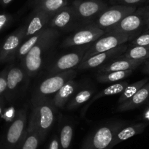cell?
I'll return each instance as SVG.
<instances>
[{
	"label": "cell",
	"mask_w": 149,
	"mask_h": 149,
	"mask_svg": "<svg viewBox=\"0 0 149 149\" xmlns=\"http://www.w3.org/2000/svg\"><path fill=\"white\" fill-rule=\"evenodd\" d=\"M59 31L47 27L39 41L21 61V65L29 78L35 77L42 70L44 61L58 40Z\"/></svg>",
	"instance_id": "cell-1"
},
{
	"label": "cell",
	"mask_w": 149,
	"mask_h": 149,
	"mask_svg": "<svg viewBox=\"0 0 149 149\" xmlns=\"http://www.w3.org/2000/svg\"><path fill=\"white\" fill-rule=\"evenodd\" d=\"M31 104L30 118L34 122L42 140H44L54 126L58 108L54 105L52 98L33 101Z\"/></svg>",
	"instance_id": "cell-2"
},
{
	"label": "cell",
	"mask_w": 149,
	"mask_h": 149,
	"mask_svg": "<svg viewBox=\"0 0 149 149\" xmlns=\"http://www.w3.org/2000/svg\"><path fill=\"white\" fill-rule=\"evenodd\" d=\"M128 121L106 122L94 129L84 140L81 149H106L110 148L114 137Z\"/></svg>",
	"instance_id": "cell-3"
},
{
	"label": "cell",
	"mask_w": 149,
	"mask_h": 149,
	"mask_svg": "<svg viewBox=\"0 0 149 149\" xmlns=\"http://www.w3.org/2000/svg\"><path fill=\"white\" fill-rule=\"evenodd\" d=\"M77 72L74 70L61 72L57 74H51L44 79L33 91L31 101L51 98L64 84L76 77Z\"/></svg>",
	"instance_id": "cell-4"
},
{
	"label": "cell",
	"mask_w": 149,
	"mask_h": 149,
	"mask_svg": "<svg viewBox=\"0 0 149 149\" xmlns=\"http://www.w3.org/2000/svg\"><path fill=\"white\" fill-rule=\"evenodd\" d=\"M27 116L26 107L18 110L16 117L10 123L2 138L0 149H18L26 130Z\"/></svg>",
	"instance_id": "cell-5"
},
{
	"label": "cell",
	"mask_w": 149,
	"mask_h": 149,
	"mask_svg": "<svg viewBox=\"0 0 149 149\" xmlns=\"http://www.w3.org/2000/svg\"><path fill=\"white\" fill-rule=\"evenodd\" d=\"M29 78L21 65L10 64L7 74L5 101L13 103L22 95L28 86Z\"/></svg>",
	"instance_id": "cell-6"
},
{
	"label": "cell",
	"mask_w": 149,
	"mask_h": 149,
	"mask_svg": "<svg viewBox=\"0 0 149 149\" xmlns=\"http://www.w3.org/2000/svg\"><path fill=\"white\" fill-rule=\"evenodd\" d=\"M137 10L136 6L114 5L108 7L93 21L91 25L107 32L119 24L125 17Z\"/></svg>",
	"instance_id": "cell-7"
},
{
	"label": "cell",
	"mask_w": 149,
	"mask_h": 149,
	"mask_svg": "<svg viewBox=\"0 0 149 149\" xmlns=\"http://www.w3.org/2000/svg\"><path fill=\"white\" fill-rule=\"evenodd\" d=\"M147 30V21L144 8L137 9L134 13L124 18L115 27L107 32L126 34L134 37Z\"/></svg>",
	"instance_id": "cell-8"
},
{
	"label": "cell",
	"mask_w": 149,
	"mask_h": 149,
	"mask_svg": "<svg viewBox=\"0 0 149 149\" xmlns=\"http://www.w3.org/2000/svg\"><path fill=\"white\" fill-rule=\"evenodd\" d=\"M89 46L90 45L76 47L72 51L57 57L48 67L47 70L48 74L51 75L61 72L74 70V67H78L83 61Z\"/></svg>",
	"instance_id": "cell-9"
},
{
	"label": "cell",
	"mask_w": 149,
	"mask_h": 149,
	"mask_svg": "<svg viewBox=\"0 0 149 149\" xmlns=\"http://www.w3.org/2000/svg\"><path fill=\"white\" fill-rule=\"evenodd\" d=\"M104 30L99 29L94 26L88 24L84 27L78 29L73 34H70L61 42V48H71L84 45H91L100 37L105 34Z\"/></svg>",
	"instance_id": "cell-10"
},
{
	"label": "cell",
	"mask_w": 149,
	"mask_h": 149,
	"mask_svg": "<svg viewBox=\"0 0 149 149\" xmlns=\"http://www.w3.org/2000/svg\"><path fill=\"white\" fill-rule=\"evenodd\" d=\"M84 26H85L79 20L72 4L56 13L48 23V27L58 31H70Z\"/></svg>",
	"instance_id": "cell-11"
},
{
	"label": "cell",
	"mask_w": 149,
	"mask_h": 149,
	"mask_svg": "<svg viewBox=\"0 0 149 149\" xmlns=\"http://www.w3.org/2000/svg\"><path fill=\"white\" fill-rule=\"evenodd\" d=\"M72 5L84 26L91 24L108 8L107 3L102 0H74Z\"/></svg>",
	"instance_id": "cell-12"
},
{
	"label": "cell",
	"mask_w": 149,
	"mask_h": 149,
	"mask_svg": "<svg viewBox=\"0 0 149 149\" xmlns=\"http://www.w3.org/2000/svg\"><path fill=\"white\" fill-rule=\"evenodd\" d=\"M132 39V37L126 34L106 32L104 35L90 45L83 61L99 53L113 49L119 45L127 43L129 41H131Z\"/></svg>",
	"instance_id": "cell-13"
},
{
	"label": "cell",
	"mask_w": 149,
	"mask_h": 149,
	"mask_svg": "<svg viewBox=\"0 0 149 149\" xmlns=\"http://www.w3.org/2000/svg\"><path fill=\"white\" fill-rule=\"evenodd\" d=\"M25 36V25L13 31L0 46V64L11 63L16 58L17 53Z\"/></svg>",
	"instance_id": "cell-14"
},
{
	"label": "cell",
	"mask_w": 149,
	"mask_h": 149,
	"mask_svg": "<svg viewBox=\"0 0 149 149\" xmlns=\"http://www.w3.org/2000/svg\"><path fill=\"white\" fill-rule=\"evenodd\" d=\"M130 44L124 43L113 48V49L110 50V51L95 54V55L83 61L81 63V64L78 66V68L81 70L95 69L97 67L99 68V67L104 65L111 60L116 58L119 56L122 55L125 51H127V50L130 48Z\"/></svg>",
	"instance_id": "cell-15"
},
{
	"label": "cell",
	"mask_w": 149,
	"mask_h": 149,
	"mask_svg": "<svg viewBox=\"0 0 149 149\" xmlns=\"http://www.w3.org/2000/svg\"><path fill=\"white\" fill-rule=\"evenodd\" d=\"M51 16L40 9L34 8L33 12L29 18V21L25 24V36L24 40L29 37L43 31L48 26V23Z\"/></svg>",
	"instance_id": "cell-16"
},
{
	"label": "cell",
	"mask_w": 149,
	"mask_h": 149,
	"mask_svg": "<svg viewBox=\"0 0 149 149\" xmlns=\"http://www.w3.org/2000/svg\"><path fill=\"white\" fill-rule=\"evenodd\" d=\"M81 85V83L75 81L74 78L66 83L52 98L54 105L58 109L64 108Z\"/></svg>",
	"instance_id": "cell-17"
},
{
	"label": "cell",
	"mask_w": 149,
	"mask_h": 149,
	"mask_svg": "<svg viewBox=\"0 0 149 149\" xmlns=\"http://www.w3.org/2000/svg\"><path fill=\"white\" fill-rule=\"evenodd\" d=\"M146 60L128 59V58H114L104 65L99 67L98 73L109 72L124 71L128 70H135L140 65H143Z\"/></svg>",
	"instance_id": "cell-18"
},
{
	"label": "cell",
	"mask_w": 149,
	"mask_h": 149,
	"mask_svg": "<svg viewBox=\"0 0 149 149\" xmlns=\"http://www.w3.org/2000/svg\"><path fill=\"white\" fill-rule=\"evenodd\" d=\"M96 92V88L94 85L86 84L82 85L78 88L76 92L70 100L65 108L67 110H74L78 108L81 105L89 101Z\"/></svg>",
	"instance_id": "cell-19"
},
{
	"label": "cell",
	"mask_w": 149,
	"mask_h": 149,
	"mask_svg": "<svg viewBox=\"0 0 149 149\" xmlns=\"http://www.w3.org/2000/svg\"><path fill=\"white\" fill-rule=\"evenodd\" d=\"M148 124L145 122L137 123V124H127L122 128L118 130V132L116 133V136L114 137L113 140L110 144V148H113L115 146L118 145V143H121L123 141L128 140L134 136L140 134L144 132L147 127Z\"/></svg>",
	"instance_id": "cell-20"
},
{
	"label": "cell",
	"mask_w": 149,
	"mask_h": 149,
	"mask_svg": "<svg viewBox=\"0 0 149 149\" xmlns=\"http://www.w3.org/2000/svg\"><path fill=\"white\" fill-rule=\"evenodd\" d=\"M149 98V81L145 84L133 97L125 102L118 104L117 111L124 112L134 110L142 105Z\"/></svg>",
	"instance_id": "cell-21"
},
{
	"label": "cell",
	"mask_w": 149,
	"mask_h": 149,
	"mask_svg": "<svg viewBox=\"0 0 149 149\" xmlns=\"http://www.w3.org/2000/svg\"><path fill=\"white\" fill-rule=\"evenodd\" d=\"M42 141L34 122L29 118L26 130L18 149H37Z\"/></svg>",
	"instance_id": "cell-22"
},
{
	"label": "cell",
	"mask_w": 149,
	"mask_h": 149,
	"mask_svg": "<svg viewBox=\"0 0 149 149\" xmlns=\"http://www.w3.org/2000/svg\"><path fill=\"white\" fill-rule=\"evenodd\" d=\"M74 0H39L34 5V8L40 9L51 17L61 8L70 5Z\"/></svg>",
	"instance_id": "cell-23"
},
{
	"label": "cell",
	"mask_w": 149,
	"mask_h": 149,
	"mask_svg": "<svg viewBox=\"0 0 149 149\" xmlns=\"http://www.w3.org/2000/svg\"><path fill=\"white\" fill-rule=\"evenodd\" d=\"M129 81H120L118 83H114L113 84H111V85L108 86L107 87L104 88V89H102V91H99L97 94H96L95 95L93 96L92 98L90 100V102H88V104L84 108V111L87 110L88 108L91 104H92V103H94V102L97 101L99 99H101L102 97H107V96H112V95H116V94H121L123 91L124 90V88L129 85Z\"/></svg>",
	"instance_id": "cell-24"
},
{
	"label": "cell",
	"mask_w": 149,
	"mask_h": 149,
	"mask_svg": "<svg viewBox=\"0 0 149 149\" xmlns=\"http://www.w3.org/2000/svg\"><path fill=\"white\" fill-rule=\"evenodd\" d=\"M73 135L74 127L72 124L67 121L61 122L58 134L59 149H70Z\"/></svg>",
	"instance_id": "cell-25"
},
{
	"label": "cell",
	"mask_w": 149,
	"mask_h": 149,
	"mask_svg": "<svg viewBox=\"0 0 149 149\" xmlns=\"http://www.w3.org/2000/svg\"><path fill=\"white\" fill-rule=\"evenodd\" d=\"M134 70H124V71L109 72L98 73L97 75V81L101 84L109 83H118L124 81L127 77L130 76Z\"/></svg>",
	"instance_id": "cell-26"
},
{
	"label": "cell",
	"mask_w": 149,
	"mask_h": 149,
	"mask_svg": "<svg viewBox=\"0 0 149 149\" xmlns=\"http://www.w3.org/2000/svg\"><path fill=\"white\" fill-rule=\"evenodd\" d=\"M118 58L146 60L149 58V45L148 46H130L127 51L122 55L117 57Z\"/></svg>",
	"instance_id": "cell-27"
},
{
	"label": "cell",
	"mask_w": 149,
	"mask_h": 149,
	"mask_svg": "<svg viewBox=\"0 0 149 149\" xmlns=\"http://www.w3.org/2000/svg\"><path fill=\"white\" fill-rule=\"evenodd\" d=\"M149 81V78H146L137 81V82H134L132 84H129L124 91L121 93L119 98H118V104H121V103L125 102L128 100H130L132 97L145 84H147Z\"/></svg>",
	"instance_id": "cell-28"
},
{
	"label": "cell",
	"mask_w": 149,
	"mask_h": 149,
	"mask_svg": "<svg viewBox=\"0 0 149 149\" xmlns=\"http://www.w3.org/2000/svg\"><path fill=\"white\" fill-rule=\"evenodd\" d=\"M44 30L40 31V32L34 34V35L31 36V37H29L28 39H26V40H24V42H23V43L21 44L19 49H18V53H17L16 55V58H15V59L21 61V60L24 58V56L29 53V51L32 48V47L34 46V45L39 41V40L40 39L41 37H42L44 32Z\"/></svg>",
	"instance_id": "cell-29"
},
{
	"label": "cell",
	"mask_w": 149,
	"mask_h": 149,
	"mask_svg": "<svg viewBox=\"0 0 149 149\" xmlns=\"http://www.w3.org/2000/svg\"><path fill=\"white\" fill-rule=\"evenodd\" d=\"M130 46H148L149 45V29L143 31L130 41Z\"/></svg>",
	"instance_id": "cell-30"
},
{
	"label": "cell",
	"mask_w": 149,
	"mask_h": 149,
	"mask_svg": "<svg viewBox=\"0 0 149 149\" xmlns=\"http://www.w3.org/2000/svg\"><path fill=\"white\" fill-rule=\"evenodd\" d=\"M8 67L7 66L4 70L0 72V101H5V94L7 91V74Z\"/></svg>",
	"instance_id": "cell-31"
},
{
	"label": "cell",
	"mask_w": 149,
	"mask_h": 149,
	"mask_svg": "<svg viewBox=\"0 0 149 149\" xmlns=\"http://www.w3.org/2000/svg\"><path fill=\"white\" fill-rule=\"evenodd\" d=\"M18 110H15V108L13 106L8 107V109H4L3 116L4 118L8 122H12L16 117L17 113H18Z\"/></svg>",
	"instance_id": "cell-32"
},
{
	"label": "cell",
	"mask_w": 149,
	"mask_h": 149,
	"mask_svg": "<svg viewBox=\"0 0 149 149\" xmlns=\"http://www.w3.org/2000/svg\"><path fill=\"white\" fill-rule=\"evenodd\" d=\"M111 3L113 5H130V6H136L140 4L149 2V0H110Z\"/></svg>",
	"instance_id": "cell-33"
},
{
	"label": "cell",
	"mask_w": 149,
	"mask_h": 149,
	"mask_svg": "<svg viewBox=\"0 0 149 149\" xmlns=\"http://www.w3.org/2000/svg\"><path fill=\"white\" fill-rule=\"evenodd\" d=\"M12 16L9 14H0V31L6 28L12 21Z\"/></svg>",
	"instance_id": "cell-34"
},
{
	"label": "cell",
	"mask_w": 149,
	"mask_h": 149,
	"mask_svg": "<svg viewBox=\"0 0 149 149\" xmlns=\"http://www.w3.org/2000/svg\"><path fill=\"white\" fill-rule=\"evenodd\" d=\"M48 149H59V138L58 134H54L48 144Z\"/></svg>",
	"instance_id": "cell-35"
},
{
	"label": "cell",
	"mask_w": 149,
	"mask_h": 149,
	"mask_svg": "<svg viewBox=\"0 0 149 149\" xmlns=\"http://www.w3.org/2000/svg\"><path fill=\"white\" fill-rule=\"evenodd\" d=\"M143 72L145 74H149V58L146 59L145 62L143 64Z\"/></svg>",
	"instance_id": "cell-36"
},
{
	"label": "cell",
	"mask_w": 149,
	"mask_h": 149,
	"mask_svg": "<svg viewBox=\"0 0 149 149\" xmlns=\"http://www.w3.org/2000/svg\"><path fill=\"white\" fill-rule=\"evenodd\" d=\"M144 8L145 13H146V21H147V30L149 29V5L143 7Z\"/></svg>",
	"instance_id": "cell-37"
},
{
	"label": "cell",
	"mask_w": 149,
	"mask_h": 149,
	"mask_svg": "<svg viewBox=\"0 0 149 149\" xmlns=\"http://www.w3.org/2000/svg\"><path fill=\"white\" fill-rule=\"evenodd\" d=\"M143 118L146 121L149 122V105L146 107L143 113Z\"/></svg>",
	"instance_id": "cell-38"
},
{
	"label": "cell",
	"mask_w": 149,
	"mask_h": 149,
	"mask_svg": "<svg viewBox=\"0 0 149 149\" xmlns=\"http://www.w3.org/2000/svg\"><path fill=\"white\" fill-rule=\"evenodd\" d=\"M5 101H0V119H1V117L2 116V114H3L4 109H5Z\"/></svg>",
	"instance_id": "cell-39"
},
{
	"label": "cell",
	"mask_w": 149,
	"mask_h": 149,
	"mask_svg": "<svg viewBox=\"0 0 149 149\" xmlns=\"http://www.w3.org/2000/svg\"><path fill=\"white\" fill-rule=\"evenodd\" d=\"M13 0H1V4L3 6H6V5H9L10 2H12Z\"/></svg>",
	"instance_id": "cell-40"
},
{
	"label": "cell",
	"mask_w": 149,
	"mask_h": 149,
	"mask_svg": "<svg viewBox=\"0 0 149 149\" xmlns=\"http://www.w3.org/2000/svg\"><path fill=\"white\" fill-rule=\"evenodd\" d=\"M38 1H39V0H34V5L36 3V2H38Z\"/></svg>",
	"instance_id": "cell-41"
},
{
	"label": "cell",
	"mask_w": 149,
	"mask_h": 149,
	"mask_svg": "<svg viewBox=\"0 0 149 149\" xmlns=\"http://www.w3.org/2000/svg\"><path fill=\"white\" fill-rule=\"evenodd\" d=\"M106 149H111V148H106Z\"/></svg>",
	"instance_id": "cell-42"
},
{
	"label": "cell",
	"mask_w": 149,
	"mask_h": 149,
	"mask_svg": "<svg viewBox=\"0 0 149 149\" xmlns=\"http://www.w3.org/2000/svg\"><path fill=\"white\" fill-rule=\"evenodd\" d=\"M148 105H149V102H148Z\"/></svg>",
	"instance_id": "cell-43"
}]
</instances>
